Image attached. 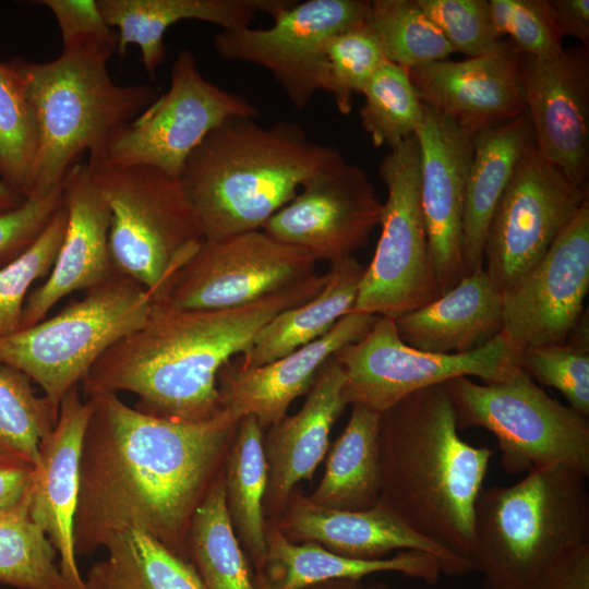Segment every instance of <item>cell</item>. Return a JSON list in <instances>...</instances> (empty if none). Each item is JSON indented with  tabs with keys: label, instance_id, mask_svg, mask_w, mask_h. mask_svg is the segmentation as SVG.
<instances>
[{
	"label": "cell",
	"instance_id": "obj_1",
	"mask_svg": "<svg viewBox=\"0 0 589 589\" xmlns=\"http://www.w3.org/2000/svg\"><path fill=\"white\" fill-rule=\"evenodd\" d=\"M86 399L91 413L80 457L76 556L134 528L189 561L192 516L224 468L239 419L225 410L195 422L159 418L110 392Z\"/></svg>",
	"mask_w": 589,
	"mask_h": 589
},
{
	"label": "cell",
	"instance_id": "obj_2",
	"mask_svg": "<svg viewBox=\"0 0 589 589\" xmlns=\"http://www.w3.org/2000/svg\"><path fill=\"white\" fill-rule=\"evenodd\" d=\"M326 275L251 304L219 310L181 309L155 302L145 323L111 346L81 382L85 396L132 393L135 409L159 418L204 421L220 410L217 376L244 354L275 315L313 298Z\"/></svg>",
	"mask_w": 589,
	"mask_h": 589
},
{
	"label": "cell",
	"instance_id": "obj_3",
	"mask_svg": "<svg viewBox=\"0 0 589 589\" xmlns=\"http://www.w3.org/2000/svg\"><path fill=\"white\" fill-rule=\"evenodd\" d=\"M493 453L460 437L444 383L411 393L381 413L378 503L470 563L476 503Z\"/></svg>",
	"mask_w": 589,
	"mask_h": 589
},
{
	"label": "cell",
	"instance_id": "obj_4",
	"mask_svg": "<svg viewBox=\"0 0 589 589\" xmlns=\"http://www.w3.org/2000/svg\"><path fill=\"white\" fill-rule=\"evenodd\" d=\"M339 155L297 123L265 127L254 118L232 117L193 149L177 180L204 240L217 241L262 229Z\"/></svg>",
	"mask_w": 589,
	"mask_h": 589
},
{
	"label": "cell",
	"instance_id": "obj_5",
	"mask_svg": "<svg viewBox=\"0 0 589 589\" xmlns=\"http://www.w3.org/2000/svg\"><path fill=\"white\" fill-rule=\"evenodd\" d=\"M587 479L555 465L481 490L470 563L484 589H556L589 554Z\"/></svg>",
	"mask_w": 589,
	"mask_h": 589
},
{
	"label": "cell",
	"instance_id": "obj_6",
	"mask_svg": "<svg viewBox=\"0 0 589 589\" xmlns=\"http://www.w3.org/2000/svg\"><path fill=\"white\" fill-rule=\"evenodd\" d=\"M11 61L37 128L31 194L61 188L85 153H99L115 130L158 97L151 85H118L109 75L108 61L84 53L62 51L48 62L20 57Z\"/></svg>",
	"mask_w": 589,
	"mask_h": 589
},
{
	"label": "cell",
	"instance_id": "obj_7",
	"mask_svg": "<svg viewBox=\"0 0 589 589\" xmlns=\"http://www.w3.org/2000/svg\"><path fill=\"white\" fill-rule=\"evenodd\" d=\"M110 212L113 268L167 301L180 269L204 240L200 220L177 179L147 166L87 161Z\"/></svg>",
	"mask_w": 589,
	"mask_h": 589
},
{
	"label": "cell",
	"instance_id": "obj_8",
	"mask_svg": "<svg viewBox=\"0 0 589 589\" xmlns=\"http://www.w3.org/2000/svg\"><path fill=\"white\" fill-rule=\"evenodd\" d=\"M153 305L141 285L116 273L55 316L0 337V363L38 384L58 413L68 390L111 346L141 327Z\"/></svg>",
	"mask_w": 589,
	"mask_h": 589
},
{
	"label": "cell",
	"instance_id": "obj_9",
	"mask_svg": "<svg viewBox=\"0 0 589 589\" xmlns=\"http://www.w3.org/2000/svg\"><path fill=\"white\" fill-rule=\"evenodd\" d=\"M457 429L482 428L497 440L510 474L564 466L589 477V420L549 396L526 372L479 384L459 376L444 383Z\"/></svg>",
	"mask_w": 589,
	"mask_h": 589
},
{
	"label": "cell",
	"instance_id": "obj_10",
	"mask_svg": "<svg viewBox=\"0 0 589 589\" xmlns=\"http://www.w3.org/2000/svg\"><path fill=\"white\" fill-rule=\"evenodd\" d=\"M378 172L387 189L380 219L382 229L352 311L396 320L441 296L421 206L417 136L390 148Z\"/></svg>",
	"mask_w": 589,
	"mask_h": 589
},
{
	"label": "cell",
	"instance_id": "obj_11",
	"mask_svg": "<svg viewBox=\"0 0 589 589\" xmlns=\"http://www.w3.org/2000/svg\"><path fill=\"white\" fill-rule=\"evenodd\" d=\"M521 347L500 333L482 347L464 353H434L406 345L392 318L378 316L359 340L333 357L345 375L348 405L383 413L417 390L459 376L501 382L520 369Z\"/></svg>",
	"mask_w": 589,
	"mask_h": 589
},
{
	"label": "cell",
	"instance_id": "obj_12",
	"mask_svg": "<svg viewBox=\"0 0 589 589\" xmlns=\"http://www.w3.org/2000/svg\"><path fill=\"white\" fill-rule=\"evenodd\" d=\"M248 98L205 79L189 50L172 64L168 91L115 130L88 161L147 166L177 179L185 159L216 127L232 117L257 119Z\"/></svg>",
	"mask_w": 589,
	"mask_h": 589
},
{
	"label": "cell",
	"instance_id": "obj_13",
	"mask_svg": "<svg viewBox=\"0 0 589 589\" xmlns=\"http://www.w3.org/2000/svg\"><path fill=\"white\" fill-rule=\"evenodd\" d=\"M588 197V188L572 182L533 141L493 213L484 241V269L502 293L542 259Z\"/></svg>",
	"mask_w": 589,
	"mask_h": 589
},
{
	"label": "cell",
	"instance_id": "obj_14",
	"mask_svg": "<svg viewBox=\"0 0 589 589\" xmlns=\"http://www.w3.org/2000/svg\"><path fill=\"white\" fill-rule=\"evenodd\" d=\"M371 1H293L266 28L223 29L213 40L224 59L271 71L291 105L302 110L322 91L324 47L334 35L366 21Z\"/></svg>",
	"mask_w": 589,
	"mask_h": 589
},
{
	"label": "cell",
	"instance_id": "obj_15",
	"mask_svg": "<svg viewBox=\"0 0 589 589\" xmlns=\"http://www.w3.org/2000/svg\"><path fill=\"white\" fill-rule=\"evenodd\" d=\"M315 264L304 250L261 229L203 240L178 273L167 301L193 310L243 306L308 279Z\"/></svg>",
	"mask_w": 589,
	"mask_h": 589
},
{
	"label": "cell",
	"instance_id": "obj_16",
	"mask_svg": "<svg viewBox=\"0 0 589 589\" xmlns=\"http://www.w3.org/2000/svg\"><path fill=\"white\" fill-rule=\"evenodd\" d=\"M383 203L368 173L339 155L262 227L273 239L334 263L363 248Z\"/></svg>",
	"mask_w": 589,
	"mask_h": 589
},
{
	"label": "cell",
	"instance_id": "obj_17",
	"mask_svg": "<svg viewBox=\"0 0 589 589\" xmlns=\"http://www.w3.org/2000/svg\"><path fill=\"white\" fill-rule=\"evenodd\" d=\"M589 290V197L542 259L502 293L503 332L519 347L567 342Z\"/></svg>",
	"mask_w": 589,
	"mask_h": 589
},
{
	"label": "cell",
	"instance_id": "obj_18",
	"mask_svg": "<svg viewBox=\"0 0 589 589\" xmlns=\"http://www.w3.org/2000/svg\"><path fill=\"white\" fill-rule=\"evenodd\" d=\"M520 86L541 155L588 188L589 48L576 45L544 59L520 57Z\"/></svg>",
	"mask_w": 589,
	"mask_h": 589
},
{
	"label": "cell",
	"instance_id": "obj_19",
	"mask_svg": "<svg viewBox=\"0 0 589 589\" xmlns=\"http://www.w3.org/2000/svg\"><path fill=\"white\" fill-rule=\"evenodd\" d=\"M423 105V120L416 132L421 158V206L430 255L443 294L468 275L464 260V212L472 134Z\"/></svg>",
	"mask_w": 589,
	"mask_h": 589
},
{
	"label": "cell",
	"instance_id": "obj_20",
	"mask_svg": "<svg viewBox=\"0 0 589 589\" xmlns=\"http://www.w3.org/2000/svg\"><path fill=\"white\" fill-rule=\"evenodd\" d=\"M520 57L505 40L495 53L408 70L423 104L476 134L526 113Z\"/></svg>",
	"mask_w": 589,
	"mask_h": 589
},
{
	"label": "cell",
	"instance_id": "obj_21",
	"mask_svg": "<svg viewBox=\"0 0 589 589\" xmlns=\"http://www.w3.org/2000/svg\"><path fill=\"white\" fill-rule=\"evenodd\" d=\"M274 522L294 543L314 542L350 558L380 560L395 550H414L435 556L445 575L473 572L468 561L420 536L381 503L364 510L334 509L293 490Z\"/></svg>",
	"mask_w": 589,
	"mask_h": 589
},
{
	"label": "cell",
	"instance_id": "obj_22",
	"mask_svg": "<svg viewBox=\"0 0 589 589\" xmlns=\"http://www.w3.org/2000/svg\"><path fill=\"white\" fill-rule=\"evenodd\" d=\"M377 317L352 311L320 339L260 366L243 368L238 360L228 361L217 376L221 410L239 420L252 416L265 432L287 414L296 398L309 392L325 362L362 338Z\"/></svg>",
	"mask_w": 589,
	"mask_h": 589
},
{
	"label": "cell",
	"instance_id": "obj_23",
	"mask_svg": "<svg viewBox=\"0 0 589 589\" xmlns=\"http://www.w3.org/2000/svg\"><path fill=\"white\" fill-rule=\"evenodd\" d=\"M91 413L80 385L62 398L52 431L39 444L29 486V513L58 554L68 589H87L74 550V517L80 491V457Z\"/></svg>",
	"mask_w": 589,
	"mask_h": 589
},
{
	"label": "cell",
	"instance_id": "obj_24",
	"mask_svg": "<svg viewBox=\"0 0 589 589\" xmlns=\"http://www.w3.org/2000/svg\"><path fill=\"white\" fill-rule=\"evenodd\" d=\"M67 228L55 264L46 280L25 301L21 328L46 318L64 297L107 281L113 268L108 235L110 212L87 163L74 165L62 183Z\"/></svg>",
	"mask_w": 589,
	"mask_h": 589
},
{
	"label": "cell",
	"instance_id": "obj_25",
	"mask_svg": "<svg viewBox=\"0 0 589 589\" xmlns=\"http://www.w3.org/2000/svg\"><path fill=\"white\" fill-rule=\"evenodd\" d=\"M344 386V372L332 357L318 371L302 407L264 432L266 520L278 519L296 485L312 480L324 460L333 425L348 406Z\"/></svg>",
	"mask_w": 589,
	"mask_h": 589
},
{
	"label": "cell",
	"instance_id": "obj_26",
	"mask_svg": "<svg viewBox=\"0 0 589 589\" xmlns=\"http://www.w3.org/2000/svg\"><path fill=\"white\" fill-rule=\"evenodd\" d=\"M408 346L434 353L478 349L503 332V298L484 266L431 303L394 320Z\"/></svg>",
	"mask_w": 589,
	"mask_h": 589
},
{
	"label": "cell",
	"instance_id": "obj_27",
	"mask_svg": "<svg viewBox=\"0 0 589 589\" xmlns=\"http://www.w3.org/2000/svg\"><path fill=\"white\" fill-rule=\"evenodd\" d=\"M293 0H97L105 22L118 28V52L129 45L141 50V60L153 80L166 58L164 37L181 21L197 20L223 29L251 26L259 12L272 17Z\"/></svg>",
	"mask_w": 589,
	"mask_h": 589
},
{
	"label": "cell",
	"instance_id": "obj_28",
	"mask_svg": "<svg viewBox=\"0 0 589 589\" xmlns=\"http://www.w3.org/2000/svg\"><path fill=\"white\" fill-rule=\"evenodd\" d=\"M385 572L429 585H435L443 574L440 561L421 551L406 550L380 560L350 558L314 542L294 543L273 520H266V555L262 568L253 576L257 589H300L333 579L361 580Z\"/></svg>",
	"mask_w": 589,
	"mask_h": 589
},
{
	"label": "cell",
	"instance_id": "obj_29",
	"mask_svg": "<svg viewBox=\"0 0 589 589\" xmlns=\"http://www.w3.org/2000/svg\"><path fill=\"white\" fill-rule=\"evenodd\" d=\"M533 142L527 113L472 135L464 212V260L467 274L483 264L493 213L512 176Z\"/></svg>",
	"mask_w": 589,
	"mask_h": 589
},
{
	"label": "cell",
	"instance_id": "obj_30",
	"mask_svg": "<svg viewBox=\"0 0 589 589\" xmlns=\"http://www.w3.org/2000/svg\"><path fill=\"white\" fill-rule=\"evenodd\" d=\"M365 266L354 256L330 263L323 288L310 300L281 311L255 336L238 360L260 366L306 346L324 335L354 306Z\"/></svg>",
	"mask_w": 589,
	"mask_h": 589
},
{
	"label": "cell",
	"instance_id": "obj_31",
	"mask_svg": "<svg viewBox=\"0 0 589 589\" xmlns=\"http://www.w3.org/2000/svg\"><path fill=\"white\" fill-rule=\"evenodd\" d=\"M351 407L347 425L327 450L324 474L308 498L327 508L364 510L380 500L381 413Z\"/></svg>",
	"mask_w": 589,
	"mask_h": 589
},
{
	"label": "cell",
	"instance_id": "obj_32",
	"mask_svg": "<svg viewBox=\"0 0 589 589\" xmlns=\"http://www.w3.org/2000/svg\"><path fill=\"white\" fill-rule=\"evenodd\" d=\"M263 435L264 431L254 417L241 418L224 464L227 513L254 574L262 568L266 555L263 505L267 469Z\"/></svg>",
	"mask_w": 589,
	"mask_h": 589
},
{
	"label": "cell",
	"instance_id": "obj_33",
	"mask_svg": "<svg viewBox=\"0 0 589 589\" xmlns=\"http://www.w3.org/2000/svg\"><path fill=\"white\" fill-rule=\"evenodd\" d=\"M187 550L204 589H257L227 513L224 468L192 516Z\"/></svg>",
	"mask_w": 589,
	"mask_h": 589
},
{
	"label": "cell",
	"instance_id": "obj_34",
	"mask_svg": "<svg viewBox=\"0 0 589 589\" xmlns=\"http://www.w3.org/2000/svg\"><path fill=\"white\" fill-rule=\"evenodd\" d=\"M56 560L53 545L31 516L28 493L0 512L1 584L19 589H68Z\"/></svg>",
	"mask_w": 589,
	"mask_h": 589
},
{
	"label": "cell",
	"instance_id": "obj_35",
	"mask_svg": "<svg viewBox=\"0 0 589 589\" xmlns=\"http://www.w3.org/2000/svg\"><path fill=\"white\" fill-rule=\"evenodd\" d=\"M103 548L111 574L124 589H204L190 561L144 531L124 529L110 536Z\"/></svg>",
	"mask_w": 589,
	"mask_h": 589
},
{
	"label": "cell",
	"instance_id": "obj_36",
	"mask_svg": "<svg viewBox=\"0 0 589 589\" xmlns=\"http://www.w3.org/2000/svg\"><path fill=\"white\" fill-rule=\"evenodd\" d=\"M366 23L386 60L408 70L447 59L453 48L416 0L371 1Z\"/></svg>",
	"mask_w": 589,
	"mask_h": 589
},
{
	"label": "cell",
	"instance_id": "obj_37",
	"mask_svg": "<svg viewBox=\"0 0 589 589\" xmlns=\"http://www.w3.org/2000/svg\"><path fill=\"white\" fill-rule=\"evenodd\" d=\"M362 94L361 124L374 146L390 149L416 135L423 120L424 105L406 69L384 61Z\"/></svg>",
	"mask_w": 589,
	"mask_h": 589
},
{
	"label": "cell",
	"instance_id": "obj_38",
	"mask_svg": "<svg viewBox=\"0 0 589 589\" xmlns=\"http://www.w3.org/2000/svg\"><path fill=\"white\" fill-rule=\"evenodd\" d=\"M38 151L37 128L13 62H0V178L24 199L31 195Z\"/></svg>",
	"mask_w": 589,
	"mask_h": 589
},
{
	"label": "cell",
	"instance_id": "obj_39",
	"mask_svg": "<svg viewBox=\"0 0 589 589\" xmlns=\"http://www.w3.org/2000/svg\"><path fill=\"white\" fill-rule=\"evenodd\" d=\"M58 413L36 395L31 378L0 363V455L36 464L41 440L56 425Z\"/></svg>",
	"mask_w": 589,
	"mask_h": 589
},
{
	"label": "cell",
	"instance_id": "obj_40",
	"mask_svg": "<svg viewBox=\"0 0 589 589\" xmlns=\"http://www.w3.org/2000/svg\"><path fill=\"white\" fill-rule=\"evenodd\" d=\"M386 61L381 41L366 21L332 36L324 47L322 91L348 115L354 94H362L370 79Z\"/></svg>",
	"mask_w": 589,
	"mask_h": 589
},
{
	"label": "cell",
	"instance_id": "obj_41",
	"mask_svg": "<svg viewBox=\"0 0 589 589\" xmlns=\"http://www.w3.org/2000/svg\"><path fill=\"white\" fill-rule=\"evenodd\" d=\"M65 228L67 211L62 204L40 236L17 257L0 267V337L21 329L29 288L49 275Z\"/></svg>",
	"mask_w": 589,
	"mask_h": 589
},
{
	"label": "cell",
	"instance_id": "obj_42",
	"mask_svg": "<svg viewBox=\"0 0 589 589\" xmlns=\"http://www.w3.org/2000/svg\"><path fill=\"white\" fill-rule=\"evenodd\" d=\"M519 365L534 382L557 389L569 407L589 418L588 336L572 344L525 347Z\"/></svg>",
	"mask_w": 589,
	"mask_h": 589
},
{
	"label": "cell",
	"instance_id": "obj_43",
	"mask_svg": "<svg viewBox=\"0 0 589 589\" xmlns=\"http://www.w3.org/2000/svg\"><path fill=\"white\" fill-rule=\"evenodd\" d=\"M489 4L497 35L507 36L518 53L544 59L564 48L550 0H489Z\"/></svg>",
	"mask_w": 589,
	"mask_h": 589
},
{
	"label": "cell",
	"instance_id": "obj_44",
	"mask_svg": "<svg viewBox=\"0 0 589 589\" xmlns=\"http://www.w3.org/2000/svg\"><path fill=\"white\" fill-rule=\"evenodd\" d=\"M442 32L454 52L467 58L492 55L502 49L488 0H416Z\"/></svg>",
	"mask_w": 589,
	"mask_h": 589
},
{
	"label": "cell",
	"instance_id": "obj_45",
	"mask_svg": "<svg viewBox=\"0 0 589 589\" xmlns=\"http://www.w3.org/2000/svg\"><path fill=\"white\" fill-rule=\"evenodd\" d=\"M61 32L62 51L88 55L108 61L118 50L117 32L101 16L97 0H41Z\"/></svg>",
	"mask_w": 589,
	"mask_h": 589
},
{
	"label": "cell",
	"instance_id": "obj_46",
	"mask_svg": "<svg viewBox=\"0 0 589 589\" xmlns=\"http://www.w3.org/2000/svg\"><path fill=\"white\" fill-rule=\"evenodd\" d=\"M62 187L35 192L9 211H0V266L23 253L62 206Z\"/></svg>",
	"mask_w": 589,
	"mask_h": 589
},
{
	"label": "cell",
	"instance_id": "obj_47",
	"mask_svg": "<svg viewBox=\"0 0 589 589\" xmlns=\"http://www.w3.org/2000/svg\"><path fill=\"white\" fill-rule=\"evenodd\" d=\"M35 465L0 455V512L14 506L28 493Z\"/></svg>",
	"mask_w": 589,
	"mask_h": 589
},
{
	"label": "cell",
	"instance_id": "obj_48",
	"mask_svg": "<svg viewBox=\"0 0 589 589\" xmlns=\"http://www.w3.org/2000/svg\"><path fill=\"white\" fill-rule=\"evenodd\" d=\"M563 36L569 35L589 48V0H550Z\"/></svg>",
	"mask_w": 589,
	"mask_h": 589
},
{
	"label": "cell",
	"instance_id": "obj_49",
	"mask_svg": "<svg viewBox=\"0 0 589 589\" xmlns=\"http://www.w3.org/2000/svg\"><path fill=\"white\" fill-rule=\"evenodd\" d=\"M85 582L87 589H124L111 574L106 561L89 568Z\"/></svg>",
	"mask_w": 589,
	"mask_h": 589
},
{
	"label": "cell",
	"instance_id": "obj_50",
	"mask_svg": "<svg viewBox=\"0 0 589 589\" xmlns=\"http://www.w3.org/2000/svg\"><path fill=\"white\" fill-rule=\"evenodd\" d=\"M556 589H589V554L575 563Z\"/></svg>",
	"mask_w": 589,
	"mask_h": 589
},
{
	"label": "cell",
	"instance_id": "obj_51",
	"mask_svg": "<svg viewBox=\"0 0 589 589\" xmlns=\"http://www.w3.org/2000/svg\"><path fill=\"white\" fill-rule=\"evenodd\" d=\"M300 589H364V585L358 579H333L312 584Z\"/></svg>",
	"mask_w": 589,
	"mask_h": 589
},
{
	"label": "cell",
	"instance_id": "obj_52",
	"mask_svg": "<svg viewBox=\"0 0 589 589\" xmlns=\"http://www.w3.org/2000/svg\"><path fill=\"white\" fill-rule=\"evenodd\" d=\"M25 199L0 179V211L20 206Z\"/></svg>",
	"mask_w": 589,
	"mask_h": 589
},
{
	"label": "cell",
	"instance_id": "obj_53",
	"mask_svg": "<svg viewBox=\"0 0 589 589\" xmlns=\"http://www.w3.org/2000/svg\"><path fill=\"white\" fill-rule=\"evenodd\" d=\"M364 589H392L384 582H377L369 586H364Z\"/></svg>",
	"mask_w": 589,
	"mask_h": 589
}]
</instances>
